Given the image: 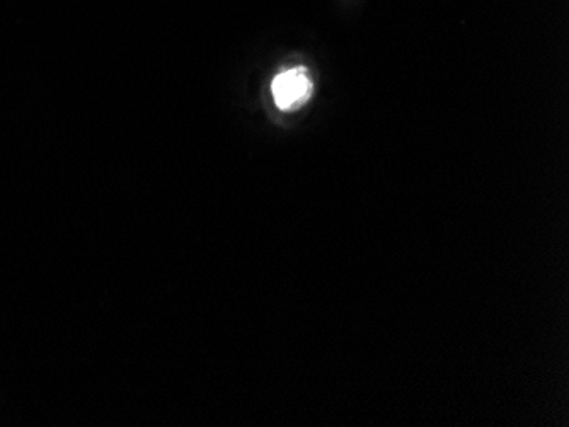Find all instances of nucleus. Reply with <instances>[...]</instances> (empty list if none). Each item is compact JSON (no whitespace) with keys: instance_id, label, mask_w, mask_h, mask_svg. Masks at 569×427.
I'll use <instances>...</instances> for the list:
<instances>
[{"instance_id":"nucleus-1","label":"nucleus","mask_w":569,"mask_h":427,"mask_svg":"<svg viewBox=\"0 0 569 427\" xmlns=\"http://www.w3.org/2000/svg\"><path fill=\"white\" fill-rule=\"evenodd\" d=\"M271 92L276 106L282 111L292 113L309 103L314 92V84L307 70L304 67H297L276 75L271 82Z\"/></svg>"}]
</instances>
